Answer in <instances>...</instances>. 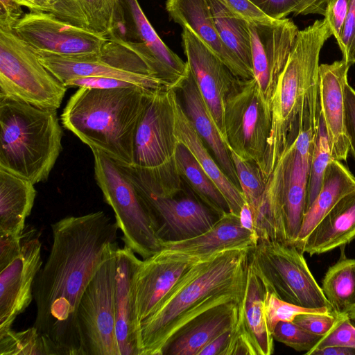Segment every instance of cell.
Wrapping results in <instances>:
<instances>
[{
    "label": "cell",
    "instance_id": "cell-5",
    "mask_svg": "<svg viewBox=\"0 0 355 355\" xmlns=\"http://www.w3.org/2000/svg\"><path fill=\"white\" fill-rule=\"evenodd\" d=\"M57 111L0 100V168L37 184L45 182L62 150Z\"/></svg>",
    "mask_w": 355,
    "mask_h": 355
},
{
    "label": "cell",
    "instance_id": "cell-15",
    "mask_svg": "<svg viewBox=\"0 0 355 355\" xmlns=\"http://www.w3.org/2000/svg\"><path fill=\"white\" fill-rule=\"evenodd\" d=\"M40 236L34 227H25L20 254L0 270V334L11 329L33 300L34 282L42 266Z\"/></svg>",
    "mask_w": 355,
    "mask_h": 355
},
{
    "label": "cell",
    "instance_id": "cell-33",
    "mask_svg": "<svg viewBox=\"0 0 355 355\" xmlns=\"http://www.w3.org/2000/svg\"><path fill=\"white\" fill-rule=\"evenodd\" d=\"M216 29L222 42L254 78L248 21L218 0H208Z\"/></svg>",
    "mask_w": 355,
    "mask_h": 355
},
{
    "label": "cell",
    "instance_id": "cell-48",
    "mask_svg": "<svg viewBox=\"0 0 355 355\" xmlns=\"http://www.w3.org/2000/svg\"><path fill=\"white\" fill-rule=\"evenodd\" d=\"M236 15L247 21L267 22L274 19L264 14L249 0H218Z\"/></svg>",
    "mask_w": 355,
    "mask_h": 355
},
{
    "label": "cell",
    "instance_id": "cell-44",
    "mask_svg": "<svg viewBox=\"0 0 355 355\" xmlns=\"http://www.w3.org/2000/svg\"><path fill=\"white\" fill-rule=\"evenodd\" d=\"M337 320L334 313H304L295 316L293 322L313 334L324 336Z\"/></svg>",
    "mask_w": 355,
    "mask_h": 355
},
{
    "label": "cell",
    "instance_id": "cell-4",
    "mask_svg": "<svg viewBox=\"0 0 355 355\" xmlns=\"http://www.w3.org/2000/svg\"><path fill=\"white\" fill-rule=\"evenodd\" d=\"M151 90L139 86L80 87L64 107L62 123L91 150L131 166L137 129Z\"/></svg>",
    "mask_w": 355,
    "mask_h": 355
},
{
    "label": "cell",
    "instance_id": "cell-52",
    "mask_svg": "<svg viewBox=\"0 0 355 355\" xmlns=\"http://www.w3.org/2000/svg\"><path fill=\"white\" fill-rule=\"evenodd\" d=\"M231 330H228L206 345L198 355H223L228 343Z\"/></svg>",
    "mask_w": 355,
    "mask_h": 355
},
{
    "label": "cell",
    "instance_id": "cell-3",
    "mask_svg": "<svg viewBox=\"0 0 355 355\" xmlns=\"http://www.w3.org/2000/svg\"><path fill=\"white\" fill-rule=\"evenodd\" d=\"M332 35L324 19L299 31L271 98V130L262 170L267 180L302 132L318 131L319 58L322 46Z\"/></svg>",
    "mask_w": 355,
    "mask_h": 355
},
{
    "label": "cell",
    "instance_id": "cell-23",
    "mask_svg": "<svg viewBox=\"0 0 355 355\" xmlns=\"http://www.w3.org/2000/svg\"><path fill=\"white\" fill-rule=\"evenodd\" d=\"M135 254L125 245L116 251L114 311L120 355H140L135 279L141 259Z\"/></svg>",
    "mask_w": 355,
    "mask_h": 355
},
{
    "label": "cell",
    "instance_id": "cell-54",
    "mask_svg": "<svg viewBox=\"0 0 355 355\" xmlns=\"http://www.w3.org/2000/svg\"><path fill=\"white\" fill-rule=\"evenodd\" d=\"M239 218L240 224L244 229L258 236L255 229L252 211L246 202L243 205L240 210Z\"/></svg>",
    "mask_w": 355,
    "mask_h": 355
},
{
    "label": "cell",
    "instance_id": "cell-16",
    "mask_svg": "<svg viewBox=\"0 0 355 355\" xmlns=\"http://www.w3.org/2000/svg\"><path fill=\"white\" fill-rule=\"evenodd\" d=\"M248 27L254 78L270 103L300 30L287 17L267 22L248 21Z\"/></svg>",
    "mask_w": 355,
    "mask_h": 355
},
{
    "label": "cell",
    "instance_id": "cell-26",
    "mask_svg": "<svg viewBox=\"0 0 355 355\" xmlns=\"http://www.w3.org/2000/svg\"><path fill=\"white\" fill-rule=\"evenodd\" d=\"M239 302L217 305L195 317L173 335L162 355H198L209 342L232 329Z\"/></svg>",
    "mask_w": 355,
    "mask_h": 355
},
{
    "label": "cell",
    "instance_id": "cell-43",
    "mask_svg": "<svg viewBox=\"0 0 355 355\" xmlns=\"http://www.w3.org/2000/svg\"><path fill=\"white\" fill-rule=\"evenodd\" d=\"M337 44L342 59L350 66L355 64V0H350L348 14Z\"/></svg>",
    "mask_w": 355,
    "mask_h": 355
},
{
    "label": "cell",
    "instance_id": "cell-40",
    "mask_svg": "<svg viewBox=\"0 0 355 355\" xmlns=\"http://www.w3.org/2000/svg\"><path fill=\"white\" fill-rule=\"evenodd\" d=\"M265 316L268 330L272 334L279 322H293L296 315L304 313H333L329 308L308 309L279 298L265 287L263 297Z\"/></svg>",
    "mask_w": 355,
    "mask_h": 355
},
{
    "label": "cell",
    "instance_id": "cell-1",
    "mask_svg": "<svg viewBox=\"0 0 355 355\" xmlns=\"http://www.w3.org/2000/svg\"><path fill=\"white\" fill-rule=\"evenodd\" d=\"M53 243L33 295V327L58 355H83L76 321L80 300L119 230L104 211L63 218L51 225Z\"/></svg>",
    "mask_w": 355,
    "mask_h": 355
},
{
    "label": "cell",
    "instance_id": "cell-53",
    "mask_svg": "<svg viewBox=\"0 0 355 355\" xmlns=\"http://www.w3.org/2000/svg\"><path fill=\"white\" fill-rule=\"evenodd\" d=\"M328 0H303L300 4L295 13L298 15H309V14H324L325 5Z\"/></svg>",
    "mask_w": 355,
    "mask_h": 355
},
{
    "label": "cell",
    "instance_id": "cell-13",
    "mask_svg": "<svg viewBox=\"0 0 355 355\" xmlns=\"http://www.w3.org/2000/svg\"><path fill=\"white\" fill-rule=\"evenodd\" d=\"M119 165L148 207L162 242L182 241L200 235L219 218L197 198L178 197L180 193L171 196L153 193L141 182L130 166Z\"/></svg>",
    "mask_w": 355,
    "mask_h": 355
},
{
    "label": "cell",
    "instance_id": "cell-17",
    "mask_svg": "<svg viewBox=\"0 0 355 355\" xmlns=\"http://www.w3.org/2000/svg\"><path fill=\"white\" fill-rule=\"evenodd\" d=\"M182 46L190 73L225 139L223 119L225 104L227 96L241 78L236 77L187 26L182 27Z\"/></svg>",
    "mask_w": 355,
    "mask_h": 355
},
{
    "label": "cell",
    "instance_id": "cell-18",
    "mask_svg": "<svg viewBox=\"0 0 355 355\" xmlns=\"http://www.w3.org/2000/svg\"><path fill=\"white\" fill-rule=\"evenodd\" d=\"M265 286L250 263L230 339L223 355H270L274 338L268 330L263 306Z\"/></svg>",
    "mask_w": 355,
    "mask_h": 355
},
{
    "label": "cell",
    "instance_id": "cell-47",
    "mask_svg": "<svg viewBox=\"0 0 355 355\" xmlns=\"http://www.w3.org/2000/svg\"><path fill=\"white\" fill-rule=\"evenodd\" d=\"M63 85L67 88L78 87L91 89H113L138 86L120 79L98 76L76 78L65 82Z\"/></svg>",
    "mask_w": 355,
    "mask_h": 355
},
{
    "label": "cell",
    "instance_id": "cell-46",
    "mask_svg": "<svg viewBox=\"0 0 355 355\" xmlns=\"http://www.w3.org/2000/svg\"><path fill=\"white\" fill-rule=\"evenodd\" d=\"M264 14L274 19L295 14L303 0H249Z\"/></svg>",
    "mask_w": 355,
    "mask_h": 355
},
{
    "label": "cell",
    "instance_id": "cell-55",
    "mask_svg": "<svg viewBox=\"0 0 355 355\" xmlns=\"http://www.w3.org/2000/svg\"><path fill=\"white\" fill-rule=\"evenodd\" d=\"M309 355H355V348L342 345L327 346L313 350Z\"/></svg>",
    "mask_w": 355,
    "mask_h": 355
},
{
    "label": "cell",
    "instance_id": "cell-24",
    "mask_svg": "<svg viewBox=\"0 0 355 355\" xmlns=\"http://www.w3.org/2000/svg\"><path fill=\"white\" fill-rule=\"evenodd\" d=\"M258 241L257 236L241 226L239 216L228 211L200 235L182 241L163 242L162 250L173 254L200 258L227 249L253 247Z\"/></svg>",
    "mask_w": 355,
    "mask_h": 355
},
{
    "label": "cell",
    "instance_id": "cell-6",
    "mask_svg": "<svg viewBox=\"0 0 355 355\" xmlns=\"http://www.w3.org/2000/svg\"><path fill=\"white\" fill-rule=\"evenodd\" d=\"M171 89L151 90L139 123L130 166L152 189L165 191L180 180L174 155L178 143L175 134Z\"/></svg>",
    "mask_w": 355,
    "mask_h": 355
},
{
    "label": "cell",
    "instance_id": "cell-34",
    "mask_svg": "<svg viewBox=\"0 0 355 355\" xmlns=\"http://www.w3.org/2000/svg\"><path fill=\"white\" fill-rule=\"evenodd\" d=\"M343 247L338 261L327 271L321 287L336 315L355 313V259L346 257Z\"/></svg>",
    "mask_w": 355,
    "mask_h": 355
},
{
    "label": "cell",
    "instance_id": "cell-28",
    "mask_svg": "<svg viewBox=\"0 0 355 355\" xmlns=\"http://www.w3.org/2000/svg\"><path fill=\"white\" fill-rule=\"evenodd\" d=\"M180 90L182 107L196 132L214 153L221 169L240 188L230 149L205 105L191 73Z\"/></svg>",
    "mask_w": 355,
    "mask_h": 355
},
{
    "label": "cell",
    "instance_id": "cell-42",
    "mask_svg": "<svg viewBox=\"0 0 355 355\" xmlns=\"http://www.w3.org/2000/svg\"><path fill=\"white\" fill-rule=\"evenodd\" d=\"M342 345L355 348V313L337 315L331 329L320 339L308 354L327 346Z\"/></svg>",
    "mask_w": 355,
    "mask_h": 355
},
{
    "label": "cell",
    "instance_id": "cell-19",
    "mask_svg": "<svg viewBox=\"0 0 355 355\" xmlns=\"http://www.w3.org/2000/svg\"><path fill=\"white\" fill-rule=\"evenodd\" d=\"M126 21V37L139 42L153 74L171 89H180L190 74L183 61L159 37L137 0H120Z\"/></svg>",
    "mask_w": 355,
    "mask_h": 355
},
{
    "label": "cell",
    "instance_id": "cell-2",
    "mask_svg": "<svg viewBox=\"0 0 355 355\" xmlns=\"http://www.w3.org/2000/svg\"><path fill=\"white\" fill-rule=\"evenodd\" d=\"M252 247L203 257L182 275L159 306L139 324L140 355H162L173 335L204 311L239 301Z\"/></svg>",
    "mask_w": 355,
    "mask_h": 355
},
{
    "label": "cell",
    "instance_id": "cell-14",
    "mask_svg": "<svg viewBox=\"0 0 355 355\" xmlns=\"http://www.w3.org/2000/svg\"><path fill=\"white\" fill-rule=\"evenodd\" d=\"M13 30L33 50L67 57L98 53L107 40L89 28L46 12L25 13Z\"/></svg>",
    "mask_w": 355,
    "mask_h": 355
},
{
    "label": "cell",
    "instance_id": "cell-25",
    "mask_svg": "<svg viewBox=\"0 0 355 355\" xmlns=\"http://www.w3.org/2000/svg\"><path fill=\"white\" fill-rule=\"evenodd\" d=\"M166 10L175 23L189 28L236 77L253 78L222 42L208 0H166Z\"/></svg>",
    "mask_w": 355,
    "mask_h": 355
},
{
    "label": "cell",
    "instance_id": "cell-31",
    "mask_svg": "<svg viewBox=\"0 0 355 355\" xmlns=\"http://www.w3.org/2000/svg\"><path fill=\"white\" fill-rule=\"evenodd\" d=\"M35 196L33 183L0 168V235L22 234Z\"/></svg>",
    "mask_w": 355,
    "mask_h": 355
},
{
    "label": "cell",
    "instance_id": "cell-8",
    "mask_svg": "<svg viewBox=\"0 0 355 355\" xmlns=\"http://www.w3.org/2000/svg\"><path fill=\"white\" fill-rule=\"evenodd\" d=\"M67 89L13 28L0 27V100L57 110Z\"/></svg>",
    "mask_w": 355,
    "mask_h": 355
},
{
    "label": "cell",
    "instance_id": "cell-49",
    "mask_svg": "<svg viewBox=\"0 0 355 355\" xmlns=\"http://www.w3.org/2000/svg\"><path fill=\"white\" fill-rule=\"evenodd\" d=\"M345 125L349 150L355 160V90L347 83L344 89Z\"/></svg>",
    "mask_w": 355,
    "mask_h": 355
},
{
    "label": "cell",
    "instance_id": "cell-22",
    "mask_svg": "<svg viewBox=\"0 0 355 355\" xmlns=\"http://www.w3.org/2000/svg\"><path fill=\"white\" fill-rule=\"evenodd\" d=\"M350 65L344 60L322 64L318 71L320 114L329 139L331 157L346 160L349 146L345 125L344 89Z\"/></svg>",
    "mask_w": 355,
    "mask_h": 355
},
{
    "label": "cell",
    "instance_id": "cell-12",
    "mask_svg": "<svg viewBox=\"0 0 355 355\" xmlns=\"http://www.w3.org/2000/svg\"><path fill=\"white\" fill-rule=\"evenodd\" d=\"M117 243L84 291L76 312L83 355H120L115 331L114 290Z\"/></svg>",
    "mask_w": 355,
    "mask_h": 355
},
{
    "label": "cell",
    "instance_id": "cell-41",
    "mask_svg": "<svg viewBox=\"0 0 355 355\" xmlns=\"http://www.w3.org/2000/svg\"><path fill=\"white\" fill-rule=\"evenodd\" d=\"M274 340L296 351L311 350L323 337L306 331L293 322L281 321L272 333Z\"/></svg>",
    "mask_w": 355,
    "mask_h": 355
},
{
    "label": "cell",
    "instance_id": "cell-37",
    "mask_svg": "<svg viewBox=\"0 0 355 355\" xmlns=\"http://www.w3.org/2000/svg\"><path fill=\"white\" fill-rule=\"evenodd\" d=\"M231 157L241 190L251 208L254 221L263 200L267 180L255 162L245 159L233 151Z\"/></svg>",
    "mask_w": 355,
    "mask_h": 355
},
{
    "label": "cell",
    "instance_id": "cell-7",
    "mask_svg": "<svg viewBox=\"0 0 355 355\" xmlns=\"http://www.w3.org/2000/svg\"><path fill=\"white\" fill-rule=\"evenodd\" d=\"M96 181L105 201L112 208L124 245L142 259L162 249L151 216L134 184L121 166L105 154L92 149Z\"/></svg>",
    "mask_w": 355,
    "mask_h": 355
},
{
    "label": "cell",
    "instance_id": "cell-39",
    "mask_svg": "<svg viewBox=\"0 0 355 355\" xmlns=\"http://www.w3.org/2000/svg\"><path fill=\"white\" fill-rule=\"evenodd\" d=\"M30 12H46L69 24L89 28L88 22L78 0H17Z\"/></svg>",
    "mask_w": 355,
    "mask_h": 355
},
{
    "label": "cell",
    "instance_id": "cell-32",
    "mask_svg": "<svg viewBox=\"0 0 355 355\" xmlns=\"http://www.w3.org/2000/svg\"><path fill=\"white\" fill-rule=\"evenodd\" d=\"M176 170L193 195L218 217L230 211L218 187L200 166L193 155L178 141L174 155Z\"/></svg>",
    "mask_w": 355,
    "mask_h": 355
},
{
    "label": "cell",
    "instance_id": "cell-30",
    "mask_svg": "<svg viewBox=\"0 0 355 355\" xmlns=\"http://www.w3.org/2000/svg\"><path fill=\"white\" fill-rule=\"evenodd\" d=\"M355 189V177L340 161L332 159L324 175L319 193L304 215L296 241L301 248L312 230L344 196Z\"/></svg>",
    "mask_w": 355,
    "mask_h": 355
},
{
    "label": "cell",
    "instance_id": "cell-10",
    "mask_svg": "<svg viewBox=\"0 0 355 355\" xmlns=\"http://www.w3.org/2000/svg\"><path fill=\"white\" fill-rule=\"evenodd\" d=\"M303 254L292 244L263 240L251 248L248 260L265 287L281 300L308 309H331Z\"/></svg>",
    "mask_w": 355,
    "mask_h": 355
},
{
    "label": "cell",
    "instance_id": "cell-20",
    "mask_svg": "<svg viewBox=\"0 0 355 355\" xmlns=\"http://www.w3.org/2000/svg\"><path fill=\"white\" fill-rule=\"evenodd\" d=\"M202 258L160 250L140 261L135 279L137 315L139 324L157 310L186 270Z\"/></svg>",
    "mask_w": 355,
    "mask_h": 355
},
{
    "label": "cell",
    "instance_id": "cell-9",
    "mask_svg": "<svg viewBox=\"0 0 355 355\" xmlns=\"http://www.w3.org/2000/svg\"><path fill=\"white\" fill-rule=\"evenodd\" d=\"M33 51L62 84L76 78L98 76L123 80L150 89H171L153 76L134 42L119 35L108 37L100 52L81 56Z\"/></svg>",
    "mask_w": 355,
    "mask_h": 355
},
{
    "label": "cell",
    "instance_id": "cell-29",
    "mask_svg": "<svg viewBox=\"0 0 355 355\" xmlns=\"http://www.w3.org/2000/svg\"><path fill=\"white\" fill-rule=\"evenodd\" d=\"M355 239V189L341 198L305 240L301 251L311 255L345 246Z\"/></svg>",
    "mask_w": 355,
    "mask_h": 355
},
{
    "label": "cell",
    "instance_id": "cell-27",
    "mask_svg": "<svg viewBox=\"0 0 355 355\" xmlns=\"http://www.w3.org/2000/svg\"><path fill=\"white\" fill-rule=\"evenodd\" d=\"M173 101L175 134L178 141L189 148L202 169L218 187L227 201L230 212L239 216L243 205L245 202L241 189L232 182L209 153L204 141L196 132L180 103L176 91L173 93Z\"/></svg>",
    "mask_w": 355,
    "mask_h": 355
},
{
    "label": "cell",
    "instance_id": "cell-21",
    "mask_svg": "<svg viewBox=\"0 0 355 355\" xmlns=\"http://www.w3.org/2000/svg\"><path fill=\"white\" fill-rule=\"evenodd\" d=\"M317 132H302L286 150L283 214L287 243L296 241L306 211L311 156Z\"/></svg>",
    "mask_w": 355,
    "mask_h": 355
},
{
    "label": "cell",
    "instance_id": "cell-45",
    "mask_svg": "<svg viewBox=\"0 0 355 355\" xmlns=\"http://www.w3.org/2000/svg\"><path fill=\"white\" fill-rule=\"evenodd\" d=\"M350 0H328L324 8V19L328 23L336 42L339 40L346 20Z\"/></svg>",
    "mask_w": 355,
    "mask_h": 355
},
{
    "label": "cell",
    "instance_id": "cell-38",
    "mask_svg": "<svg viewBox=\"0 0 355 355\" xmlns=\"http://www.w3.org/2000/svg\"><path fill=\"white\" fill-rule=\"evenodd\" d=\"M331 159L329 139L320 114L311 156L306 211L320 192L326 168Z\"/></svg>",
    "mask_w": 355,
    "mask_h": 355
},
{
    "label": "cell",
    "instance_id": "cell-51",
    "mask_svg": "<svg viewBox=\"0 0 355 355\" xmlns=\"http://www.w3.org/2000/svg\"><path fill=\"white\" fill-rule=\"evenodd\" d=\"M17 0H0V27L13 28L24 15Z\"/></svg>",
    "mask_w": 355,
    "mask_h": 355
},
{
    "label": "cell",
    "instance_id": "cell-35",
    "mask_svg": "<svg viewBox=\"0 0 355 355\" xmlns=\"http://www.w3.org/2000/svg\"><path fill=\"white\" fill-rule=\"evenodd\" d=\"M89 28L106 37L119 34L126 37L125 13L120 0H78Z\"/></svg>",
    "mask_w": 355,
    "mask_h": 355
},
{
    "label": "cell",
    "instance_id": "cell-11",
    "mask_svg": "<svg viewBox=\"0 0 355 355\" xmlns=\"http://www.w3.org/2000/svg\"><path fill=\"white\" fill-rule=\"evenodd\" d=\"M223 119L225 139L230 150L255 162L262 172L272 113L270 103L255 78L238 81L226 99Z\"/></svg>",
    "mask_w": 355,
    "mask_h": 355
},
{
    "label": "cell",
    "instance_id": "cell-36",
    "mask_svg": "<svg viewBox=\"0 0 355 355\" xmlns=\"http://www.w3.org/2000/svg\"><path fill=\"white\" fill-rule=\"evenodd\" d=\"M0 355H58L55 347L35 327L12 329L0 334Z\"/></svg>",
    "mask_w": 355,
    "mask_h": 355
},
{
    "label": "cell",
    "instance_id": "cell-50",
    "mask_svg": "<svg viewBox=\"0 0 355 355\" xmlns=\"http://www.w3.org/2000/svg\"><path fill=\"white\" fill-rule=\"evenodd\" d=\"M21 236L0 235V270L20 254Z\"/></svg>",
    "mask_w": 355,
    "mask_h": 355
}]
</instances>
